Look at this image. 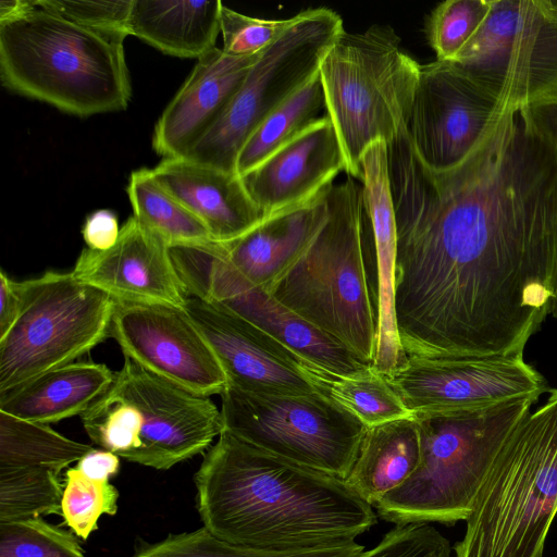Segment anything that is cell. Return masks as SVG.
I'll list each match as a JSON object with an SVG mask.
<instances>
[{
	"instance_id": "obj_1",
	"label": "cell",
	"mask_w": 557,
	"mask_h": 557,
	"mask_svg": "<svg viewBox=\"0 0 557 557\" xmlns=\"http://www.w3.org/2000/svg\"><path fill=\"white\" fill-rule=\"evenodd\" d=\"M387 152L406 355L523 354L555 292L557 141L509 111L451 171L429 169L407 131Z\"/></svg>"
},
{
	"instance_id": "obj_2",
	"label": "cell",
	"mask_w": 557,
	"mask_h": 557,
	"mask_svg": "<svg viewBox=\"0 0 557 557\" xmlns=\"http://www.w3.org/2000/svg\"><path fill=\"white\" fill-rule=\"evenodd\" d=\"M203 527L226 542L304 549L352 541L376 523L345 480L223 431L194 475Z\"/></svg>"
},
{
	"instance_id": "obj_3",
	"label": "cell",
	"mask_w": 557,
	"mask_h": 557,
	"mask_svg": "<svg viewBox=\"0 0 557 557\" xmlns=\"http://www.w3.org/2000/svg\"><path fill=\"white\" fill-rule=\"evenodd\" d=\"M126 36L75 24L30 0L0 21L1 83L77 116L125 110L132 97Z\"/></svg>"
},
{
	"instance_id": "obj_4",
	"label": "cell",
	"mask_w": 557,
	"mask_h": 557,
	"mask_svg": "<svg viewBox=\"0 0 557 557\" xmlns=\"http://www.w3.org/2000/svg\"><path fill=\"white\" fill-rule=\"evenodd\" d=\"M549 392L496 454L456 557H543L557 513V388Z\"/></svg>"
},
{
	"instance_id": "obj_5",
	"label": "cell",
	"mask_w": 557,
	"mask_h": 557,
	"mask_svg": "<svg viewBox=\"0 0 557 557\" xmlns=\"http://www.w3.org/2000/svg\"><path fill=\"white\" fill-rule=\"evenodd\" d=\"M540 396L478 409L412 413L420 436L413 473L374 505L396 524L466 520L504 441Z\"/></svg>"
},
{
	"instance_id": "obj_6",
	"label": "cell",
	"mask_w": 557,
	"mask_h": 557,
	"mask_svg": "<svg viewBox=\"0 0 557 557\" xmlns=\"http://www.w3.org/2000/svg\"><path fill=\"white\" fill-rule=\"evenodd\" d=\"M327 220L271 295L368 364L376 346V305L364 253L362 187L352 177L327 194Z\"/></svg>"
},
{
	"instance_id": "obj_7",
	"label": "cell",
	"mask_w": 557,
	"mask_h": 557,
	"mask_svg": "<svg viewBox=\"0 0 557 557\" xmlns=\"http://www.w3.org/2000/svg\"><path fill=\"white\" fill-rule=\"evenodd\" d=\"M418 64L389 26L344 32L323 57L319 75L348 176L362 180L361 160L375 141L392 144L407 129Z\"/></svg>"
},
{
	"instance_id": "obj_8",
	"label": "cell",
	"mask_w": 557,
	"mask_h": 557,
	"mask_svg": "<svg viewBox=\"0 0 557 557\" xmlns=\"http://www.w3.org/2000/svg\"><path fill=\"white\" fill-rule=\"evenodd\" d=\"M20 314L0 337V393L76 361L110 336L117 301L72 272L23 281Z\"/></svg>"
},
{
	"instance_id": "obj_9",
	"label": "cell",
	"mask_w": 557,
	"mask_h": 557,
	"mask_svg": "<svg viewBox=\"0 0 557 557\" xmlns=\"http://www.w3.org/2000/svg\"><path fill=\"white\" fill-rule=\"evenodd\" d=\"M223 431L278 457L346 480L368 426L330 397L269 395L227 385Z\"/></svg>"
},
{
	"instance_id": "obj_10",
	"label": "cell",
	"mask_w": 557,
	"mask_h": 557,
	"mask_svg": "<svg viewBox=\"0 0 557 557\" xmlns=\"http://www.w3.org/2000/svg\"><path fill=\"white\" fill-rule=\"evenodd\" d=\"M345 32L327 8L307 9L268 47L209 132L182 158L235 172L237 154L257 127L306 84Z\"/></svg>"
},
{
	"instance_id": "obj_11",
	"label": "cell",
	"mask_w": 557,
	"mask_h": 557,
	"mask_svg": "<svg viewBox=\"0 0 557 557\" xmlns=\"http://www.w3.org/2000/svg\"><path fill=\"white\" fill-rule=\"evenodd\" d=\"M451 62L513 111L557 98V0H491Z\"/></svg>"
},
{
	"instance_id": "obj_12",
	"label": "cell",
	"mask_w": 557,
	"mask_h": 557,
	"mask_svg": "<svg viewBox=\"0 0 557 557\" xmlns=\"http://www.w3.org/2000/svg\"><path fill=\"white\" fill-rule=\"evenodd\" d=\"M169 250L189 297L242 317L304 362L333 374L354 375L372 367L246 280L227 261L221 244L180 245Z\"/></svg>"
},
{
	"instance_id": "obj_13",
	"label": "cell",
	"mask_w": 557,
	"mask_h": 557,
	"mask_svg": "<svg viewBox=\"0 0 557 557\" xmlns=\"http://www.w3.org/2000/svg\"><path fill=\"white\" fill-rule=\"evenodd\" d=\"M511 110L453 62L420 65L407 125L421 161L434 172L469 160Z\"/></svg>"
},
{
	"instance_id": "obj_14",
	"label": "cell",
	"mask_w": 557,
	"mask_h": 557,
	"mask_svg": "<svg viewBox=\"0 0 557 557\" xmlns=\"http://www.w3.org/2000/svg\"><path fill=\"white\" fill-rule=\"evenodd\" d=\"M387 380L411 413L478 409L550 391L523 354L407 356Z\"/></svg>"
},
{
	"instance_id": "obj_15",
	"label": "cell",
	"mask_w": 557,
	"mask_h": 557,
	"mask_svg": "<svg viewBox=\"0 0 557 557\" xmlns=\"http://www.w3.org/2000/svg\"><path fill=\"white\" fill-rule=\"evenodd\" d=\"M110 389L139 411V443L129 462L168 470L207 450L224 430L210 396L172 383L128 357Z\"/></svg>"
},
{
	"instance_id": "obj_16",
	"label": "cell",
	"mask_w": 557,
	"mask_h": 557,
	"mask_svg": "<svg viewBox=\"0 0 557 557\" xmlns=\"http://www.w3.org/2000/svg\"><path fill=\"white\" fill-rule=\"evenodd\" d=\"M110 336L123 355L193 393L221 395L226 375L185 308L117 301Z\"/></svg>"
},
{
	"instance_id": "obj_17",
	"label": "cell",
	"mask_w": 557,
	"mask_h": 557,
	"mask_svg": "<svg viewBox=\"0 0 557 557\" xmlns=\"http://www.w3.org/2000/svg\"><path fill=\"white\" fill-rule=\"evenodd\" d=\"M185 310L212 348L227 385L269 395H306L315 391L301 359L257 325L189 297Z\"/></svg>"
},
{
	"instance_id": "obj_18",
	"label": "cell",
	"mask_w": 557,
	"mask_h": 557,
	"mask_svg": "<svg viewBox=\"0 0 557 557\" xmlns=\"http://www.w3.org/2000/svg\"><path fill=\"white\" fill-rule=\"evenodd\" d=\"M71 272L121 302L185 308L189 298L169 246L134 215L121 227L113 247L104 251L85 248Z\"/></svg>"
},
{
	"instance_id": "obj_19",
	"label": "cell",
	"mask_w": 557,
	"mask_h": 557,
	"mask_svg": "<svg viewBox=\"0 0 557 557\" xmlns=\"http://www.w3.org/2000/svg\"><path fill=\"white\" fill-rule=\"evenodd\" d=\"M345 169L338 137L324 114L240 178L267 219L330 189Z\"/></svg>"
},
{
	"instance_id": "obj_20",
	"label": "cell",
	"mask_w": 557,
	"mask_h": 557,
	"mask_svg": "<svg viewBox=\"0 0 557 557\" xmlns=\"http://www.w3.org/2000/svg\"><path fill=\"white\" fill-rule=\"evenodd\" d=\"M262 52L235 57L215 47L200 57L156 123L153 150L163 159L184 157L216 123Z\"/></svg>"
},
{
	"instance_id": "obj_21",
	"label": "cell",
	"mask_w": 557,
	"mask_h": 557,
	"mask_svg": "<svg viewBox=\"0 0 557 557\" xmlns=\"http://www.w3.org/2000/svg\"><path fill=\"white\" fill-rule=\"evenodd\" d=\"M362 197L375 261L376 346L372 369L388 377L406 361L395 318L394 285L397 228L387 144L373 143L363 153Z\"/></svg>"
},
{
	"instance_id": "obj_22",
	"label": "cell",
	"mask_w": 557,
	"mask_h": 557,
	"mask_svg": "<svg viewBox=\"0 0 557 557\" xmlns=\"http://www.w3.org/2000/svg\"><path fill=\"white\" fill-rule=\"evenodd\" d=\"M151 170L154 180L205 224L214 243L234 242L265 219L234 172L185 158L163 159Z\"/></svg>"
},
{
	"instance_id": "obj_23",
	"label": "cell",
	"mask_w": 557,
	"mask_h": 557,
	"mask_svg": "<svg viewBox=\"0 0 557 557\" xmlns=\"http://www.w3.org/2000/svg\"><path fill=\"white\" fill-rule=\"evenodd\" d=\"M330 189L264 219L234 242L221 244L227 261L250 283L271 294L324 226Z\"/></svg>"
},
{
	"instance_id": "obj_24",
	"label": "cell",
	"mask_w": 557,
	"mask_h": 557,
	"mask_svg": "<svg viewBox=\"0 0 557 557\" xmlns=\"http://www.w3.org/2000/svg\"><path fill=\"white\" fill-rule=\"evenodd\" d=\"M115 372L103 363L74 361L0 393V411L44 424L82 416L112 385Z\"/></svg>"
},
{
	"instance_id": "obj_25",
	"label": "cell",
	"mask_w": 557,
	"mask_h": 557,
	"mask_svg": "<svg viewBox=\"0 0 557 557\" xmlns=\"http://www.w3.org/2000/svg\"><path fill=\"white\" fill-rule=\"evenodd\" d=\"M220 0H133L127 32L163 53L199 59L213 48Z\"/></svg>"
},
{
	"instance_id": "obj_26",
	"label": "cell",
	"mask_w": 557,
	"mask_h": 557,
	"mask_svg": "<svg viewBox=\"0 0 557 557\" xmlns=\"http://www.w3.org/2000/svg\"><path fill=\"white\" fill-rule=\"evenodd\" d=\"M420 461V436L412 416L368 428L345 480L369 505L400 486Z\"/></svg>"
},
{
	"instance_id": "obj_27",
	"label": "cell",
	"mask_w": 557,
	"mask_h": 557,
	"mask_svg": "<svg viewBox=\"0 0 557 557\" xmlns=\"http://www.w3.org/2000/svg\"><path fill=\"white\" fill-rule=\"evenodd\" d=\"M317 392L355 414L368 428L412 416L386 376L370 367L354 375H337L301 361Z\"/></svg>"
},
{
	"instance_id": "obj_28",
	"label": "cell",
	"mask_w": 557,
	"mask_h": 557,
	"mask_svg": "<svg viewBox=\"0 0 557 557\" xmlns=\"http://www.w3.org/2000/svg\"><path fill=\"white\" fill-rule=\"evenodd\" d=\"M323 110L324 94L318 71L248 137L236 158V174H246L293 140L319 120Z\"/></svg>"
},
{
	"instance_id": "obj_29",
	"label": "cell",
	"mask_w": 557,
	"mask_h": 557,
	"mask_svg": "<svg viewBox=\"0 0 557 557\" xmlns=\"http://www.w3.org/2000/svg\"><path fill=\"white\" fill-rule=\"evenodd\" d=\"M126 193L133 215L169 247L213 242L205 224L154 180L151 169L133 171Z\"/></svg>"
},
{
	"instance_id": "obj_30",
	"label": "cell",
	"mask_w": 557,
	"mask_h": 557,
	"mask_svg": "<svg viewBox=\"0 0 557 557\" xmlns=\"http://www.w3.org/2000/svg\"><path fill=\"white\" fill-rule=\"evenodd\" d=\"M92 448L61 435L49 424L0 411V468L45 467L62 472Z\"/></svg>"
},
{
	"instance_id": "obj_31",
	"label": "cell",
	"mask_w": 557,
	"mask_h": 557,
	"mask_svg": "<svg viewBox=\"0 0 557 557\" xmlns=\"http://www.w3.org/2000/svg\"><path fill=\"white\" fill-rule=\"evenodd\" d=\"M363 548L352 540L304 549H262L226 542L202 527L140 546L131 557H361Z\"/></svg>"
},
{
	"instance_id": "obj_32",
	"label": "cell",
	"mask_w": 557,
	"mask_h": 557,
	"mask_svg": "<svg viewBox=\"0 0 557 557\" xmlns=\"http://www.w3.org/2000/svg\"><path fill=\"white\" fill-rule=\"evenodd\" d=\"M61 472L45 467L0 468V523L61 516Z\"/></svg>"
},
{
	"instance_id": "obj_33",
	"label": "cell",
	"mask_w": 557,
	"mask_h": 557,
	"mask_svg": "<svg viewBox=\"0 0 557 557\" xmlns=\"http://www.w3.org/2000/svg\"><path fill=\"white\" fill-rule=\"evenodd\" d=\"M117 499L119 491L109 481L88 479L76 467L66 470L61 516L81 540L86 541L98 529L102 515L116 513Z\"/></svg>"
},
{
	"instance_id": "obj_34",
	"label": "cell",
	"mask_w": 557,
	"mask_h": 557,
	"mask_svg": "<svg viewBox=\"0 0 557 557\" xmlns=\"http://www.w3.org/2000/svg\"><path fill=\"white\" fill-rule=\"evenodd\" d=\"M0 557H85L72 531L42 517L0 523Z\"/></svg>"
},
{
	"instance_id": "obj_35",
	"label": "cell",
	"mask_w": 557,
	"mask_h": 557,
	"mask_svg": "<svg viewBox=\"0 0 557 557\" xmlns=\"http://www.w3.org/2000/svg\"><path fill=\"white\" fill-rule=\"evenodd\" d=\"M491 0H447L432 12L428 38L438 61L451 62L481 27Z\"/></svg>"
},
{
	"instance_id": "obj_36",
	"label": "cell",
	"mask_w": 557,
	"mask_h": 557,
	"mask_svg": "<svg viewBox=\"0 0 557 557\" xmlns=\"http://www.w3.org/2000/svg\"><path fill=\"white\" fill-rule=\"evenodd\" d=\"M295 21V15L283 20L252 17L222 4L220 28L222 50L230 55L258 54L270 47Z\"/></svg>"
},
{
	"instance_id": "obj_37",
	"label": "cell",
	"mask_w": 557,
	"mask_h": 557,
	"mask_svg": "<svg viewBox=\"0 0 557 557\" xmlns=\"http://www.w3.org/2000/svg\"><path fill=\"white\" fill-rule=\"evenodd\" d=\"M37 4L75 24L128 35L133 0H36Z\"/></svg>"
},
{
	"instance_id": "obj_38",
	"label": "cell",
	"mask_w": 557,
	"mask_h": 557,
	"mask_svg": "<svg viewBox=\"0 0 557 557\" xmlns=\"http://www.w3.org/2000/svg\"><path fill=\"white\" fill-rule=\"evenodd\" d=\"M450 545L429 523L396 524L372 549L361 557H448Z\"/></svg>"
},
{
	"instance_id": "obj_39",
	"label": "cell",
	"mask_w": 557,
	"mask_h": 557,
	"mask_svg": "<svg viewBox=\"0 0 557 557\" xmlns=\"http://www.w3.org/2000/svg\"><path fill=\"white\" fill-rule=\"evenodd\" d=\"M121 228L114 212L101 209L89 214L83 225L82 235L87 248L104 251L113 247Z\"/></svg>"
},
{
	"instance_id": "obj_40",
	"label": "cell",
	"mask_w": 557,
	"mask_h": 557,
	"mask_svg": "<svg viewBox=\"0 0 557 557\" xmlns=\"http://www.w3.org/2000/svg\"><path fill=\"white\" fill-rule=\"evenodd\" d=\"M525 121L557 141V98L540 101L520 110ZM550 314L557 319V276Z\"/></svg>"
},
{
	"instance_id": "obj_41",
	"label": "cell",
	"mask_w": 557,
	"mask_h": 557,
	"mask_svg": "<svg viewBox=\"0 0 557 557\" xmlns=\"http://www.w3.org/2000/svg\"><path fill=\"white\" fill-rule=\"evenodd\" d=\"M23 281H14L3 270L0 271V337L17 319L23 301Z\"/></svg>"
},
{
	"instance_id": "obj_42",
	"label": "cell",
	"mask_w": 557,
	"mask_h": 557,
	"mask_svg": "<svg viewBox=\"0 0 557 557\" xmlns=\"http://www.w3.org/2000/svg\"><path fill=\"white\" fill-rule=\"evenodd\" d=\"M75 467L88 479L109 481L120 469V457L109 450L92 448Z\"/></svg>"
},
{
	"instance_id": "obj_43",
	"label": "cell",
	"mask_w": 557,
	"mask_h": 557,
	"mask_svg": "<svg viewBox=\"0 0 557 557\" xmlns=\"http://www.w3.org/2000/svg\"><path fill=\"white\" fill-rule=\"evenodd\" d=\"M30 0H10L0 2V21L8 20L24 11Z\"/></svg>"
},
{
	"instance_id": "obj_44",
	"label": "cell",
	"mask_w": 557,
	"mask_h": 557,
	"mask_svg": "<svg viewBox=\"0 0 557 557\" xmlns=\"http://www.w3.org/2000/svg\"><path fill=\"white\" fill-rule=\"evenodd\" d=\"M448 557H450V556H448Z\"/></svg>"
}]
</instances>
